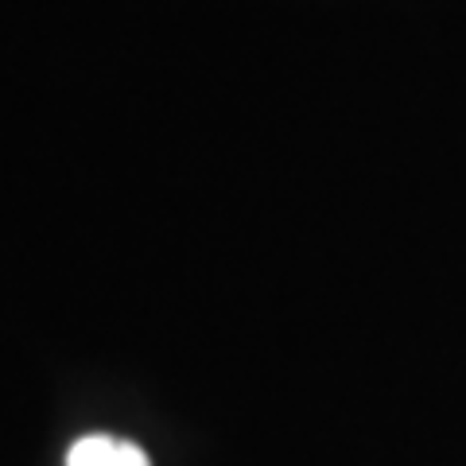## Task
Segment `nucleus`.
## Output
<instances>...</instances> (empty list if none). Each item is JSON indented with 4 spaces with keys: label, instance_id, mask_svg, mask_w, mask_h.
<instances>
[{
    "label": "nucleus",
    "instance_id": "obj_1",
    "mask_svg": "<svg viewBox=\"0 0 466 466\" xmlns=\"http://www.w3.org/2000/svg\"><path fill=\"white\" fill-rule=\"evenodd\" d=\"M66 466H152L148 455L128 443V440H113V435H86L70 447Z\"/></svg>",
    "mask_w": 466,
    "mask_h": 466
}]
</instances>
